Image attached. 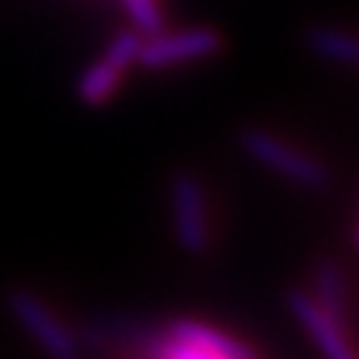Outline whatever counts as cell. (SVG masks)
Wrapping results in <instances>:
<instances>
[{"mask_svg":"<svg viewBox=\"0 0 359 359\" xmlns=\"http://www.w3.org/2000/svg\"><path fill=\"white\" fill-rule=\"evenodd\" d=\"M240 149H243L253 163L277 173L280 179H287L304 187V189H325L330 184V170L322 160L306 149L290 144L285 136L266 128H245L237 136Z\"/></svg>","mask_w":359,"mask_h":359,"instance_id":"6da1fadb","label":"cell"},{"mask_svg":"<svg viewBox=\"0 0 359 359\" xmlns=\"http://www.w3.org/2000/svg\"><path fill=\"white\" fill-rule=\"evenodd\" d=\"M8 309L48 359H80V344L72 327L38 293L16 287L8 293Z\"/></svg>","mask_w":359,"mask_h":359,"instance_id":"7a4b0ae2","label":"cell"},{"mask_svg":"<svg viewBox=\"0 0 359 359\" xmlns=\"http://www.w3.org/2000/svg\"><path fill=\"white\" fill-rule=\"evenodd\" d=\"M224 48V32L216 27H187L173 32H157L142 40L136 67L144 69H170L216 56Z\"/></svg>","mask_w":359,"mask_h":359,"instance_id":"3957f363","label":"cell"},{"mask_svg":"<svg viewBox=\"0 0 359 359\" xmlns=\"http://www.w3.org/2000/svg\"><path fill=\"white\" fill-rule=\"evenodd\" d=\"M170 216L173 234L189 256H203L210 248V218H208V194L203 181L192 170H176L170 176Z\"/></svg>","mask_w":359,"mask_h":359,"instance_id":"277c9868","label":"cell"},{"mask_svg":"<svg viewBox=\"0 0 359 359\" xmlns=\"http://www.w3.org/2000/svg\"><path fill=\"white\" fill-rule=\"evenodd\" d=\"M287 309L293 311V317L301 322V327L306 330L311 344L320 348L325 359H357L346 335L348 330L327 311H322L306 290H295V287L287 290Z\"/></svg>","mask_w":359,"mask_h":359,"instance_id":"5b68a950","label":"cell"},{"mask_svg":"<svg viewBox=\"0 0 359 359\" xmlns=\"http://www.w3.org/2000/svg\"><path fill=\"white\" fill-rule=\"evenodd\" d=\"M168 338H173V341H179V344H187V346L210 351V354L229 357V359H256V351L248 346L243 338L226 333V330H221L216 325L189 320V317L170 322Z\"/></svg>","mask_w":359,"mask_h":359,"instance_id":"8992f818","label":"cell"},{"mask_svg":"<svg viewBox=\"0 0 359 359\" xmlns=\"http://www.w3.org/2000/svg\"><path fill=\"white\" fill-rule=\"evenodd\" d=\"M311 298L317 301L322 311H327L335 322H341L346 327V280H344V269L335 258H320L314 264V274H311Z\"/></svg>","mask_w":359,"mask_h":359,"instance_id":"52a82bcc","label":"cell"},{"mask_svg":"<svg viewBox=\"0 0 359 359\" xmlns=\"http://www.w3.org/2000/svg\"><path fill=\"white\" fill-rule=\"evenodd\" d=\"M126 69L117 67L115 62H109L107 56H102L99 62H93L88 69H83V75L77 77L75 83V96L83 107H104L117 96V90L126 83Z\"/></svg>","mask_w":359,"mask_h":359,"instance_id":"ba28073f","label":"cell"},{"mask_svg":"<svg viewBox=\"0 0 359 359\" xmlns=\"http://www.w3.org/2000/svg\"><path fill=\"white\" fill-rule=\"evenodd\" d=\"M306 48L322 62H330L338 67H354L359 59L357 40L354 35L335 25H314L304 32Z\"/></svg>","mask_w":359,"mask_h":359,"instance_id":"9c48e42d","label":"cell"},{"mask_svg":"<svg viewBox=\"0 0 359 359\" xmlns=\"http://www.w3.org/2000/svg\"><path fill=\"white\" fill-rule=\"evenodd\" d=\"M123 8L130 19V29L142 38H152L165 29V13L160 0H123Z\"/></svg>","mask_w":359,"mask_h":359,"instance_id":"30bf717a","label":"cell"},{"mask_svg":"<svg viewBox=\"0 0 359 359\" xmlns=\"http://www.w3.org/2000/svg\"><path fill=\"white\" fill-rule=\"evenodd\" d=\"M142 35L136 32V29H123V32H117L115 38L109 40V46H107V51L104 56L109 59V62H115L117 67H123L126 72H128L130 67H136L139 62V51H142Z\"/></svg>","mask_w":359,"mask_h":359,"instance_id":"8fae6325","label":"cell"},{"mask_svg":"<svg viewBox=\"0 0 359 359\" xmlns=\"http://www.w3.org/2000/svg\"><path fill=\"white\" fill-rule=\"evenodd\" d=\"M152 359H229V357L210 354V351L187 346V344H179V341L168 338V341H163V344H160V346L152 351Z\"/></svg>","mask_w":359,"mask_h":359,"instance_id":"7c38bea8","label":"cell"}]
</instances>
